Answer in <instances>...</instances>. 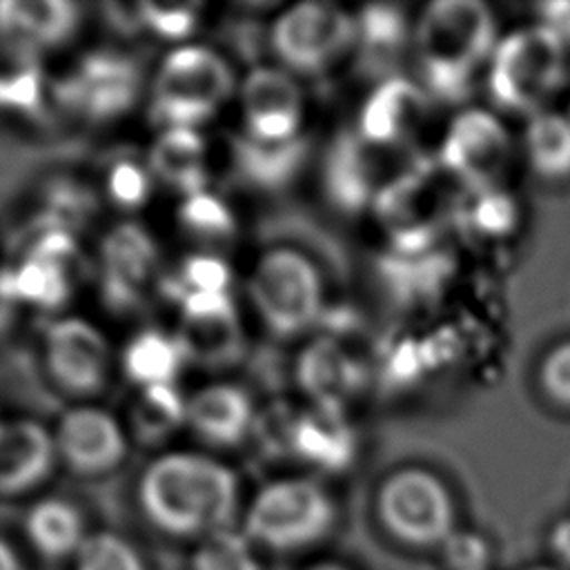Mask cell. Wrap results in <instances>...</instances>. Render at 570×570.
Masks as SVG:
<instances>
[{
    "instance_id": "7c38bea8",
    "label": "cell",
    "mask_w": 570,
    "mask_h": 570,
    "mask_svg": "<svg viewBox=\"0 0 570 570\" xmlns=\"http://www.w3.org/2000/svg\"><path fill=\"white\" fill-rule=\"evenodd\" d=\"M47 370L53 383L73 396L105 387L109 347L102 334L82 318H62L47 327Z\"/></svg>"
},
{
    "instance_id": "44dd1931",
    "label": "cell",
    "mask_w": 570,
    "mask_h": 570,
    "mask_svg": "<svg viewBox=\"0 0 570 570\" xmlns=\"http://www.w3.org/2000/svg\"><path fill=\"white\" fill-rule=\"evenodd\" d=\"M354 367L330 341L309 345L298 363V381L318 407L338 410L354 390Z\"/></svg>"
},
{
    "instance_id": "2e32d148",
    "label": "cell",
    "mask_w": 570,
    "mask_h": 570,
    "mask_svg": "<svg viewBox=\"0 0 570 570\" xmlns=\"http://www.w3.org/2000/svg\"><path fill=\"white\" fill-rule=\"evenodd\" d=\"M185 421L209 445H238L254 428V405L243 387L218 383L187 401Z\"/></svg>"
},
{
    "instance_id": "ba28073f",
    "label": "cell",
    "mask_w": 570,
    "mask_h": 570,
    "mask_svg": "<svg viewBox=\"0 0 570 570\" xmlns=\"http://www.w3.org/2000/svg\"><path fill=\"white\" fill-rule=\"evenodd\" d=\"M269 45L292 76H316L356 45V18L334 2H298L276 16Z\"/></svg>"
},
{
    "instance_id": "ab89813d",
    "label": "cell",
    "mask_w": 570,
    "mask_h": 570,
    "mask_svg": "<svg viewBox=\"0 0 570 570\" xmlns=\"http://www.w3.org/2000/svg\"><path fill=\"white\" fill-rule=\"evenodd\" d=\"M0 570H22V561L16 548L0 537Z\"/></svg>"
},
{
    "instance_id": "d6a6232c",
    "label": "cell",
    "mask_w": 570,
    "mask_h": 570,
    "mask_svg": "<svg viewBox=\"0 0 570 570\" xmlns=\"http://www.w3.org/2000/svg\"><path fill=\"white\" fill-rule=\"evenodd\" d=\"M140 20L147 29H151L160 38L178 40L187 38L196 27V13L185 4H140Z\"/></svg>"
},
{
    "instance_id": "e575fe53",
    "label": "cell",
    "mask_w": 570,
    "mask_h": 570,
    "mask_svg": "<svg viewBox=\"0 0 570 570\" xmlns=\"http://www.w3.org/2000/svg\"><path fill=\"white\" fill-rule=\"evenodd\" d=\"M539 385L550 401L570 410V341H561L543 356Z\"/></svg>"
},
{
    "instance_id": "ac0fdd59",
    "label": "cell",
    "mask_w": 570,
    "mask_h": 570,
    "mask_svg": "<svg viewBox=\"0 0 570 570\" xmlns=\"http://www.w3.org/2000/svg\"><path fill=\"white\" fill-rule=\"evenodd\" d=\"M423 94L407 82L392 80L379 87L363 107L358 134L387 147H405L423 114Z\"/></svg>"
},
{
    "instance_id": "f546056e",
    "label": "cell",
    "mask_w": 570,
    "mask_h": 570,
    "mask_svg": "<svg viewBox=\"0 0 570 570\" xmlns=\"http://www.w3.org/2000/svg\"><path fill=\"white\" fill-rule=\"evenodd\" d=\"M73 570H147L138 548L116 532H94L73 557Z\"/></svg>"
},
{
    "instance_id": "8fae6325",
    "label": "cell",
    "mask_w": 570,
    "mask_h": 570,
    "mask_svg": "<svg viewBox=\"0 0 570 570\" xmlns=\"http://www.w3.org/2000/svg\"><path fill=\"white\" fill-rule=\"evenodd\" d=\"M140 71L131 58L116 51H94L58 85V98L91 120H111L131 109Z\"/></svg>"
},
{
    "instance_id": "ffe728a7",
    "label": "cell",
    "mask_w": 570,
    "mask_h": 570,
    "mask_svg": "<svg viewBox=\"0 0 570 570\" xmlns=\"http://www.w3.org/2000/svg\"><path fill=\"white\" fill-rule=\"evenodd\" d=\"M149 167L171 189L191 196L207 183L205 142L194 129H167L149 154Z\"/></svg>"
},
{
    "instance_id": "b9f144b4",
    "label": "cell",
    "mask_w": 570,
    "mask_h": 570,
    "mask_svg": "<svg viewBox=\"0 0 570 570\" xmlns=\"http://www.w3.org/2000/svg\"><path fill=\"white\" fill-rule=\"evenodd\" d=\"M525 570H561V568H550V566H537V568H525Z\"/></svg>"
},
{
    "instance_id": "9a60e30c",
    "label": "cell",
    "mask_w": 570,
    "mask_h": 570,
    "mask_svg": "<svg viewBox=\"0 0 570 570\" xmlns=\"http://www.w3.org/2000/svg\"><path fill=\"white\" fill-rule=\"evenodd\" d=\"M56 443L33 421L0 423V497L38 488L56 463Z\"/></svg>"
},
{
    "instance_id": "484cf974",
    "label": "cell",
    "mask_w": 570,
    "mask_h": 570,
    "mask_svg": "<svg viewBox=\"0 0 570 570\" xmlns=\"http://www.w3.org/2000/svg\"><path fill=\"white\" fill-rule=\"evenodd\" d=\"M303 156L301 140L289 145H263L249 138L236 142V167L254 185L278 187L283 185Z\"/></svg>"
},
{
    "instance_id": "836d02e7",
    "label": "cell",
    "mask_w": 570,
    "mask_h": 570,
    "mask_svg": "<svg viewBox=\"0 0 570 570\" xmlns=\"http://www.w3.org/2000/svg\"><path fill=\"white\" fill-rule=\"evenodd\" d=\"M107 189L116 205L125 209H134V207H140L149 196V176L145 167H140L138 163L120 160L109 171Z\"/></svg>"
},
{
    "instance_id": "603a6c76",
    "label": "cell",
    "mask_w": 570,
    "mask_h": 570,
    "mask_svg": "<svg viewBox=\"0 0 570 570\" xmlns=\"http://www.w3.org/2000/svg\"><path fill=\"white\" fill-rule=\"evenodd\" d=\"M523 156L543 180L570 178V116L550 109L530 116L523 131Z\"/></svg>"
},
{
    "instance_id": "f1b7e54d",
    "label": "cell",
    "mask_w": 570,
    "mask_h": 570,
    "mask_svg": "<svg viewBox=\"0 0 570 570\" xmlns=\"http://www.w3.org/2000/svg\"><path fill=\"white\" fill-rule=\"evenodd\" d=\"M318 419H307L294 434V448L312 465L325 470H341L352 454V443L347 441L343 428H325L330 410L318 407Z\"/></svg>"
},
{
    "instance_id": "6da1fadb",
    "label": "cell",
    "mask_w": 570,
    "mask_h": 570,
    "mask_svg": "<svg viewBox=\"0 0 570 570\" xmlns=\"http://www.w3.org/2000/svg\"><path fill=\"white\" fill-rule=\"evenodd\" d=\"M138 501L145 519L156 530L200 541L234 525L238 479L216 459L194 452H169L142 472Z\"/></svg>"
},
{
    "instance_id": "d590c367",
    "label": "cell",
    "mask_w": 570,
    "mask_h": 570,
    "mask_svg": "<svg viewBox=\"0 0 570 570\" xmlns=\"http://www.w3.org/2000/svg\"><path fill=\"white\" fill-rule=\"evenodd\" d=\"M40 76L33 67H22L0 76V107L16 111H36L40 107Z\"/></svg>"
},
{
    "instance_id": "74e56055",
    "label": "cell",
    "mask_w": 570,
    "mask_h": 570,
    "mask_svg": "<svg viewBox=\"0 0 570 570\" xmlns=\"http://www.w3.org/2000/svg\"><path fill=\"white\" fill-rule=\"evenodd\" d=\"M541 11V24L557 33L566 47H570V4H546Z\"/></svg>"
},
{
    "instance_id": "7a4b0ae2",
    "label": "cell",
    "mask_w": 570,
    "mask_h": 570,
    "mask_svg": "<svg viewBox=\"0 0 570 570\" xmlns=\"http://www.w3.org/2000/svg\"><path fill=\"white\" fill-rule=\"evenodd\" d=\"M414 60L430 94L456 100L470 89L476 71L488 67L499 42L497 20L476 0H436L412 29Z\"/></svg>"
},
{
    "instance_id": "5b68a950",
    "label": "cell",
    "mask_w": 570,
    "mask_h": 570,
    "mask_svg": "<svg viewBox=\"0 0 570 570\" xmlns=\"http://www.w3.org/2000/svg\"><path fill=\"white\" fill-rule=\"evenodd\" d=\"M234 87V71L223 56L207 47H180L160 65L151 118L167 129H194L220 109Z\"/></svg>"
},
{
    "instance_id": "9c48e42d",
    "label": "cell",
    "mask_w": 570,
    "mask_h": 570,
    "mask_svg": "<svg viewBox=\"0 0 570 570\" xmlns=\"http://www.w3.org/2000/svg\"><path fill=\"white\" fill-rule=\"evenodd\" d=\"M512 158L503 122L485 109H465L452 118L441 140V165L468 191L497 189Z\"/></svg>"
},
{
    "instance_id": "4316f807",
    "label": "cell",
    "mask_w": 570,
    "mask_h": 570,
    "mask_svg": "<svg viewBox=\"0 0 570 570\" xmlns=\"http://www.w3.org/2000/svg\"><path fill=\"white\" fill-rule=\"evenodd\" d=\"M11 289L13 301L56 309L69 298L71 281L67 267L27 256L18 269H11Z\"/></svg>"
},
{
    "instance_id": "4dcf8cb0",
    "label": "cell",
    "mask_w": 570,
    "mask_h": 570,
    "mask_svg": "<svg viewBox=\"0 0 570 570\" xmlns=\"http://www.w3.org/2000/svg\"><path fill=\"white\" fill-rule=\"evenodd\" d=\"M180 225L200 238L229 236L234 229V218L225 203L207 191H196L187 196L178 209Z\"/></svg>"
},
{
    "instance_id": "e0dca14e",
    "label": "cell",
    "mask_w": 570,
    "mask_h": 570,
    "mask_svg": "<svg viewBox=\"0 0 570 570\" xmlns=\"http://www.w3.org/2000/svg\"><path fill=\"white\" fill-rule=\"evenodd\" d=\"M78 7L62 0H2L0 38L20 49L56 47L78 27Z\"/></svg>"
},
{
    "instance_id": "60d3db41",
    "label": "cell",
    "mask_w": 570,
    "mask_h": 570,
    "mask_svg": "<svg viewBox=\"0 0 570 570\" xmlns=\"http://www.w3.org/2000/svg\"><path fill=\"white\" fill-rule=\"evenodd\" d=\"M309 570H350V568H345V566H341V563L325 561V563H316V566H312Z\"/></svg>"
},
{
    "instance_id": "30bf717a",
    "label": "cell",
    "mask_w": 570,
    "mask_h": 570,
    "mask_svg": "<svg viewBox=\"0 0 570 570\" xmlns=\"http://www.w3.org/2000/svg\"><path fill=\"white\" fill-rule=\"evenodd\" d=\"M245 138L263 145L301 140L305 96L296 76L283 67H256L240 85Z\"/></svg>"
},
{
    "instance_id": "52a82bcc",
    "label": "cell",
    "mask_w": 570,
    "mask_h": 570,
    "mask_svg": "<svg viewBox=\"0 0 570 570\" xmlns=\"http://www.w3.org/2000/svg\"><path fill=\"white\" fill-rule=\"evenodd\" d=\"M376 514L399 541L416 548L443 546L454 534V499L425 468H399L376 492Z\"/></svg>"
},
{
    "instance_id": "d4e9b609",
    "label": "cell",
    "mask_w": 570,
    "mask_h": 570,
    "mask_svg": "<svg viewBox=\"0 0 570 570\" xmlns=\"http://www.w3.org/2000/svg\"><path fill=\"white\" fill-rule=\"evenodd\" d=\"M185 416L187 403L174 383L147 385L131 410V428L142 443H158L167 439Z\"/></svg>"
},
{
    "instance_id": "8992f818",
    "label": "cell",
    "mask_w": 570,
    "mask_h": 570,
    "mask_svg": "<svg viewBox=\"0 0 570 570\" xmlns=\"http://www.w3.org/2000/svg\"><path fill=\"white\" fill-rule=\"evenodd\" d=\"M247 292L263 325L283 338L312 330L325 305L316 265L289 247L269 249L258 258Z\"/></svg>"
},
{
    "instance_id": "277c9868",
    "label": "cell",
    "mask_w": 570,
    "mask_h": 570,
    "mask_svg": "<svg viewBox=\"0 0 570 570\" xmlns=\"http://www.w3.org/2000/svg\"><path fill=\"white\" fill-rule=\"evenodd\" d=\"M336 523V503L312 479H278L252 499L243 532L256 548L296 552L323 541Z\"/></svg>"
},
{
    "instance_id": "d6986e66",
    "label": "cell",
    "mask_w": 570,
    "mask_h": 570,
    "mask_svg": "<svg viewBox=\"0 0 570 570\" xmlns=\"http://www.w3.org/2000/svg\"><path fill=\"white\" fill-rule=\"evenodd\" d=\"M24 537L36 554L47 561L73 559L89 537L80 510L60 497L33 503L24 517Z\"/></svg>"
},
{
    "instance_id": "f35d334b",
    "label": "cell",
    "mask_w": 570,
    "mask_h": 570,
    "mask_svg": "<svg viewBox=\"0 0 570 570\" xmlns=\"http://www.w3.org/2000/svg\"><path fill=\"white\" fill-rule=\"evenodd\" d=\"M550 550L561 563V570L570 568V519H561L550 530Z\"/></svg>"
},
{
    "instance_id": "7402d4cb",
    "label": "cell",
    "mask_w": 570,
    "mask_h": 570,
    "mask_svg": "<svg viewBox=\"0 0 570 570\" xmlns=\"http://www.w3.org/2000/svg\"><path fill=\"white\" fill-rule=\"evenodd\" d=\"M176 341L185 361H194L205 367H223L234 363L243 345L236 312L203 318L183 316Z\"/></svg>"
},
{
    "instance_id": "83f0119b",
    "label": "cell",
    "mask_w": 570,
    "mask_h": 570,
    "mask_svg": "<svg viewBox=\"0 0 570 570\" xmlns=\"http://www.w3.org/2000/svg\"><path fill=\"white\" fill-rule=\"evenodd\" d=\"M189 570H263V566L256 546L232 525L198 541Z\"/></svg>"
},
{
    "instance_id": "3957f363",
    "label": "cell",
    "mask_w": 570,
    "mask_h": 570,
    "mask_svg": "<svg viewBox=\"0 0 570 570\" xmlns=\"http://www.w3.org/2000/svg\"><path fill=\"white\" fill-rule=\"evenodd\" d=\"M488 71L492 100L512 114L534 116L548 109L568 82V47L541 22L499 38Z\"/></svg>"
},
{
    "instance_id": "4fadbf2b",
    "label": "cell",
    "mask_w": 570,
    "mask_h": 570,
    "mask_svg": "<svg viewBox=\"0 0 570 570\" xmlns=\"http://www.w3.org/2000/svg\"><path fill=\"white\" fill-rule=\"evenodd\" d=\"M56 452L69 470L96 476L114 470L127 452L118 423L102 410L78 407L62 416L56 434Z\"/></svg>"
},
{
    "instance_id": "cb8c5ba5",
    "label": "cell",
    "mask_w": 570,
    "mask_h": 570,
    "mask_svg": "<svg viewBox=\"0 0 570 570\" xmlns=\"http://www.w3.org/2000/svg\"><path fill=\"white\" fill-rule=\"evenodd\" d=\"M183 361L185 356L176 336L160 330H142L129 341L122 354L125 374L142 387L171 383Z\"/></svg>"
},
{
    "instance_id": "5bb4252c",
    "label": "cell",
    "mask_w": 570,
    "mask_h": 570,
    "mask_svg": "<svg viewBox=\"0 0 570 570\" xmlns=\"http://www.w3.org/2000/svg\"><path fill=\"white\" fill-rule=\"evenodd\" d=\"M100 256L102 294L107 305L120 312L136 307L158 261L151 236L134 223L118 225L105 236Z\"/></svg>"
},
{
    "instance_id": "1f68e13d",
    "label": "cell",
    "mask_w": 570,
    "mask_h": 570,
    "mask_svg": "<svg viewBox=\"0 0 570 570\" xmlns=\"http://www.w3.org/2000/svg\"><path fill=\"white\" fill-rule=\"evenodd\" d=\"M174 283L178 287V301L187 292H227L229 269L218 256L191 254L183 261Z\"/></svg>"
},
{
    "instance_id": "8d00e7d4",
    "label": "cell",
    "mask_w": 570,
    "mask_h": 570,
    "mask_svg": "<svg viewBox=\"0 0 570 570\" xmlns=\"http://www.w3.org/2000/svg\"><path fill=\"white\" fill-rule=\"evenodd\" d=\"M445 559L450 570H485L488 566V548L474 534L454 532L445 543Z\"/></svg>"
}]
</instances>
